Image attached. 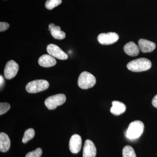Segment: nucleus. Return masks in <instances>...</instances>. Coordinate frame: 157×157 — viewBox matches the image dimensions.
Segmentation results:
<instances>
[{
	"instance_id": "nucleus-1",
	"label": "nucleus",
	"mask_w": 157,
	"mask_h": 157,
	"mask_svg": "<svg viewBox=\"0 0 157 157\" xmlns=\"http://www.w3.org/2000/svg\"><path fill=\"white\" fill-rule=\"evenodd\" d=\"M150 60L144 58L136 59L128 63L127 65L128 70L134 72H141L149 70L151 67Z\"/></svg>"
},
{
	"instance_id": "nucleus-2",
	"label": "nucleus",
	"mask_w": 157,
	"mask_h": 157,
	"mask_svg": "<svg viewBox=\"0 0 157 157\" xmlns=\"http://www.w3.org/2000/svg\"><path fill=\"white\" fill-rule=\"evenodd\" d=\"M144 130V125L140 121H135L129 125L125 132L127 138L131 140L136 139L140 137Z\"/></svg>"
},
{
	"instance_id": "nucleus-3",
	"label": "nucleus",
	"mask_w": 157,
	"mask_h": 157,
	"mask_svg": "<svg viewBox=\"0 0 157 157\" xmlns=\"http://www.w3.org/2000/svg\"><path fill=\"white\" fill-rule=\"evenodd\" d=\"M96 83V79L95 76L86 71L82 72L78 77V85L82 89H88L93 87Z\"/></svg>"
},
{
	"instance_id": "nucleus-4",
	"label": "nucleus",
	"mask_w": 157,
	"mask_h": 157,
	"mask_svg": "<svg viewBox=\"0 0 157 157\" xmlns=\"http://www.w3.org/2000/svg\"><path fill=\"white\" fill-rule=\"evenodd\" d=\"M49 86V83L47 80L37 79L29 82L26 86L25 89L28 92L35 94L47 90Z\"/></svg>"
},
{
	"instance_id": "nucleus-5",
	"label": "nucleus",
	"mask_w": 157,
	"mask_h": 157,
	"mask_svg": "<svg viewBox=\"0 0 157 157\" xmlns=\"http://www.w3.org/2000/svg\"><path fill=\"white\" fill-rule=\"evenodd\" d=\"M66 97L64 94H57L50 96L45 101V104L48 109H55L58 106H60L65 103Z\"/></svg>"
},
{
	"instance_id": "nucleus-6",
	"label": "nucleus",
	"mask_w": 157,
	"mask_h": 157,
	"mask_svg": "<svg viewBox=\"0 0 157 157\" xmlns=\"http://www.w3.org/2000/svg\"><path fill=\"white\" fill-rule=\"evenodd\" d=\"M119 37L115 33H103L99 34L98 37V42L100 44L104 45H111L118 41Z\"/></svg>"
},
{
	"instance_id": "nucleus-7",
	"label": "nucleus",
	"mask_w": 157,
	"mask_h": 157,
	"mask_svg": "<svg viewBox=\"0 0 157 157\" xmlns=\"http://www.w3.org/2000/svg\"><path fill=\"white\" fill-rule=\"evenodd\" d=\"M19 70V65L13 60L9 61L6 64L4 70V75L7 79H11L17 75Z\"/></svg>"
},
{
	"instance_id": "nucleus-8",
	"label": "nucleus",
	"mask_w": 157,
	"mask_h": 157,
	"mask_svg": "<svg viewBox=\"0 0 157 157\" xmlns=\"http://www.w3.org/2000/svg\"><path fill=\"white\" fill-rule=\"evenodd\" d=\"M47 51L50 55L60 60H66L68 55L58 46L55 44H49L47 47Z\"/></svg>"
},
{
	"instance_id": "nucleus-9",
	"label": "nucleus",
	"mask_w": 157,
	"mask_h": 157,
	"mask_svg": "<svg viewBox=\"0 0 157 157\" xmlns=\"http://www.w3.org/2000/svg\"><path fill=\"white\" fill-rule=\"evenodd\" d=\"M82 141L80 135L75 134L71 136L69 142V148L73 154L78 153L82 147Z\"/></svg>"
},
{
	"instance_id": "nucleus-10",
	"label": "nucleus",
	"mask_w": 157,
	"mask_h": 157,
	"mask_svg": "<svg viewBox=\"0 0 157 157\" xmlns=\"http://www.w3.org/2000/svg\"><path fill=\"white\" fill-rule=\"evenodd\" d=\"M97 149L93 141L86 140L85 142L83 148V157H95Z\"/></svg>"
},
{
	"instance_id": "nucleus-11",
	"label": "nucleus",
	"mask_w": 157,
	"mask_h": 157,
	"mask_svg": "<svg viewBox=\"0 0 157 157\" xmlns=\"http://www.w3.org/2000/svg\"><path fill=\"white\" fill-rule=\"evenodd\" d=\"M138 47L143 53L151 52L155 50L156 45L154 42L144 39H140L138 42Z\"/></svg>"
},
{
	"instance_id": "nucleus-12",
	"label": "nucleus",
	"mask_w": 157,
	"mask_h": 157,
	"mask_svg": "<svg viewBox=\"0 0 157 157\" xmlns=\"http://www.w3.org/2000/svg\"><path fill=\"white\" fill-rule=\"evenodd\" d=\"M39 65L43 67H50L56 64V61L54 57L50 55L45 54L42 56L38 60Z\"/></svg>"
},
{
	"instance_id": "nucleus-13",
	"label": "nucleus",
	"mask_w": 157,
	"mask_h": 157,
	"mask_svg": "<svg viewBox=\"0 0 157 157\" xmlns=\"http://www.w3.org/2000/svg\"><path fill=\"white\" fill-rule=\"evenodd\" d=\"M49 31L52 36L55 39L61 40L66 37V33L63 31L61 30L60 27L55 25L54 24H50L48 25Z\"/></svg>"
},
{
	"instance_id": "nucleus-14",
	"label": "nucleus",
	"mask_w": 157,
	"mask_h": 157,
	"mask_svg": "<svg viewBox=\"0 0 157 157\" xmlns=\"http://www.w3.org/2000/svg\"><path fill=\"white\" fill-rule=\"evenodd\" d=\"M124 50L127 55L131 56H137L140 52L139 47L133 42L126 44L124 46Z\"/></svg>"
},
{
	"instance_id": "nucleus-15",
	"label": "nucleus",
	"mask_w": 157,
	"mask_h": 157,
	"mask_svg": "<svg viewBox=\"0 0 157 157\" xmlns=\"http://www.w3.org/2000/svg\"><path fill=\"white\" fill-rule=\"evenodd\" d=\"M112 105L110 111L113 115H120L125 111L126 106L122 102L118 101H113L112 102Z\"/></svg>"
},
{
	"instance_id": "nucleus-16",
	"label": "nucleus",
	"mask_w": 157,
	"mask_h": 157,
	"mask_svg": "<svg viewBox=\"0 0 157 157\" xmlns=\"http://www.w3.org/2000/svg\"><path fill=\"white\" fill-rule=\"evenodd\" d=\"M11 145L10 138L6 133H0V151L2 152L8 151Z\"/></svg>"
},
{
	"instance_id": "nucleus-17",
	"label": "nucleus",
	"mask_w": 157,
	"mask_h": 157,
	"mask_svg": "<svg viewBox=\"0 0 157 157\" xmlns=\"http://www.w3.org/2000/svg\"><path fill=\"white\" fill-rule=\"evenodd\" d=\"M35 135V131L33 128H29L26 130L23 137L22 141L23 143H26L29 140L33 139Z\"/></svg>"
},
{
	"instance_id": "nucleus-18",
	"label": "nucleus",
	"mask_w": 157,
	"mask_h": 157,
	"mask_svg": "<svg viewBox=\"0 0 157 157\" xmlns=\"http://www.w3.org/2000/svg\"><path fill=\"white\" fill-rule=\"evenodd\" d=\"M122 157H136L135 150L132 147L126 145L122 150Z\"/></svg>"
},
{
	"instance_id": "nucleus-19",
	"label": "nucleus",
	"mask_w": 157,
	"mask_h": 157,
	"mask_svg": "<svg viewBox=\"0 0 157 157\" xmlns=\"http://www.w3.org/2000/svg\"><path fill=\"white\" fill-rule=\"evenodd\" d=\"M62 2V0H47L45 2V7L48 10H52L60 5Z\"/></svg>"
},
{
	"instance_id": "nucleus-20",
	"label": "nucleus",
	"mask_w": 157,
	"mask_h": 157,
	"mask_svg": "<svg viewBox=\"0 0 157 157\" xmlns=\"http://www.w3.org/2000/svg\"><path fill=\"white\" fill-rule=\"evenodd\" d=\"M42 150L41 148H37L36 149L29 152L26 155L25 157H40L42 155Z\"/></svg>"
},
{
	"instance_id": "nucleus-21",
	"label": "nucleus",
	"mask_w": 157,
	"mask_h": 157,
	"mask_svg": "<svg viewBox=\"0 0 157 157\" xmlns=\"http://www.w3.org/2000/svg\"><path fill=\"white\" fill-rule=\"evenodd\" d=\"M10 105L9 103H0V115L5 114L10 109Z\"/></svg>"
},
{
	"instance_id": "nucleus-22",
	"label": "nucleus",
	"mask_w": 157,
	"mask_h": 157,
	"mask_svg": "<svg viewBox=\"0 0 157 157\" xmlns=\"http://www.w3.org/2000/svg\"><path fill=\"white\" fill-rule=\"evenodd\" d=\"M9 25L8 23L6 22H0V32H4L9 29Z\"/></svg>"
},
{
	"instance_id": "nucleus-23",
	"label": "nucleus",
	"mask_w": 157,
	"mask_h": 157,
	"mask_svg": "<svg viewBox=\"0 0 157 157\" xmlns=\"http://www.w3.org/2000/svg\"><path fill=\"white\" fill-rule=\"evenodd\" d=\"M152 104L154 107L157 108V94L154 97L152 101Z\"/></svg>"
},
{
	"instance_id": "nucleus-24",
	"label": "nucleus",
	"mask_w": 157,
	"mask_h": 157,
	"mask_svg": "<svg viewBox=\"0 0 157 157\" xmlns=\"http://www.w3.org/2000/svg\"><path fill=\"white\" fill-rule=\"evenodd\" d=\"M5 83V78L2 76L1 75L0 76V85H1V89L4 86Z\"/></svg>"
}]
</instances>
